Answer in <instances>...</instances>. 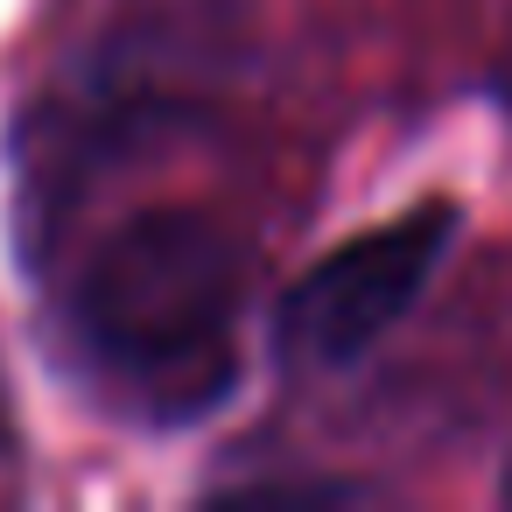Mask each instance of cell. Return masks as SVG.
I'll list each match as a JSON object with an SVG mask.
<instances>
[{"label": "cell", "instance_id": "cell-1", "mask_svg": "<svg viewBox=\"0 0 512 512\" xmlns=\"http://www.w3.org/2000/svg\"><path fill=\"white\" fill-rule=\"evenodd\" d=\"M239 295H246V253L218 218L148 211L120 239H106V253L85 267L78 323L134 379L190 386L218 372Z\"/></svg>", "mask_w": 512, "mask_h": 512}, {"label": "cell", "instance_id": "cell-3", "mask_svg": "<svg viewBox=\"0 0 512 512\" xmlns=\"http://www.w3.org/2000/svg\"><path fill=\"white\" fill-rule=\"evenodd\" d=\"M498 85H505V99H512V50H505V64H498Z\"/></svg>", "mask_w": 512, "mask_h": 512}, {"label": "cell", "instance_id": "cell-2", "mask_svg": "<svg viewBox=\"0 0 512 512\" xmlns=\"http://www.w3.org/2000/svg\"><path fill=\"white\" fill-rule=\"evenodd\" d=\"M449 232H456V211L449 204H421V211H407V218L351 239L323 267H309L295 281L288 309H281L288 351L309 358V365L358 358L393 316H407V302L421 295V281L449 253Z\"/></svg>", "mask_w": 512, "mask_h": 512}]
</instances>
